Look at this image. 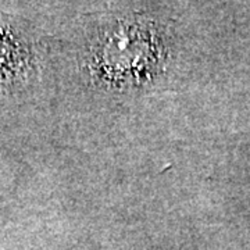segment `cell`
Masks as SVG:
<instances>
[{
  "label": "cell",
  "instance_id": "1",
  "mask_svg": "<svg viewBox=\"0 0 250 250\" xmlns=\"http://www.w3.org/2000/svg\"><path fill=\"white\" fill-rule=\"evenodd\" d=\"M170 59L166 28L152 18L126 14L102 22L90 34L83 68L103 89H141L160 78Z\"/></svg>",
  "mask_w": 250,
  "mask_h": 250
}]
</instances>
